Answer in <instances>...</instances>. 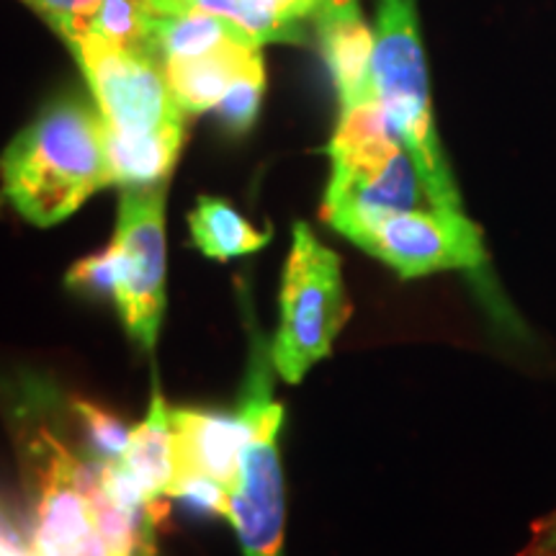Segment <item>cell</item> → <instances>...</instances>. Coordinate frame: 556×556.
Here are the masks:
<instances>
[{
    "label": "cell",
    "instance_id": "18",
    "mask_svg": "<svg viewBox=\"0 0 556 556\" xmlns=\"http://www.w3.org/2000/svg\"><path fill=\"white\" fill-rule=\"evenodd\" d=\"M155 16L157 11L152 0H103L101 9L88 21L86 31L119 47H129V50L152 52Z\"/></svg>",
    "mask_w": 556,
    "mask_h": 556
},
{
    "label": "cell",
    "instance_id": "23",
    "mask_svg": "<svg viewBox=\"0 0 556 556\" xmlns=\"http://www.w3.org/2000/svg\"><path fill=\"white\" fill-rule=\"evenodd\" d=\"M319 3H323V0H255V5H258L263 13H268L270 18L278 21L281 26H287V29H291L302 39L307 37V34H304V24L315 16Z\"/></svg>",
    "mask_w": 556,
    "mask_h": 556
},
{
    "label": "cell",
    "instance_id": "10",
    "mask_svg": "<svg viewBox=\"0 0 556 556\" xmlns=\"http://www.w3.org/2000/svg\"><path fill=\"white\" fill-rule=\"evenodd\" d=\"M170 422L173 448H176V477L201 475L232 492L238 486L242 451H245L250 438L248 409L240 402L232 413L178 407L170 409Z\"/></svg>",
    "mask_w": 556,
    "mask_h": 556
},
{
    "label": "cell",
    "instance_id": "25",
    "mask_svg": "<svg viewBox=\"0 0 556 556\" xmlns=\"http://www.w3.org/2000/svg\"><path fill=\"white\" fill-rule=\"evenodd\" d=\"M516 556H556V507L531 526V536Z\"/></svg>",
    "mask_w": 556,
    "mask_h": 556
},
{
    "label": "cell",
    "instance_id": "22",
    "mask_svg": "<svg viewBox=\"0 0 556 556\" xmlns=\"http://www.w3.org/2000/svg\"><path fill=\"white\" fill-rule=\"evenodd\" d=\"M67 287L80 291V294L114 299L116 266H114V250H111V245L75 263L67 274Z\"/></svg>",
    "mask_w": 556,
    "mask_h": 556
},
{
    "label": "cell",
    "instance_id": "13",
    "mask_svg": "<svg viewBox=\"0 0 556 556\" xmlns=\"http://www.w3.org/2000/svg\"><path fill=\"white\" fill-rule=\"evenodd\" d=\"M184 139L186 127L139 131V135H119L106 129L111 184L122 189L168 184L184 150Z\"/></svg>",
    "mask_w": 556,
    "mask_h": 556
},
{
    "label": "cell",
    "instance_id": "20",
    "mask_svg": "<svg viewBox=\"0 0 556 556\" xmlns=\"http://www.w3.org/2000/svg\"><path fill=\"white\" fill-rule=\"evenodd\" d=\"M263 93H266V65H263V54L258 50L250 54L245 67L240 70V75L229 86L227 96L214 109L225 129L232 131V135H245L248 129H253L261 114Z\"/></svg>",
    "mask_w": 556,
    "mask_h": 556
},
{
    "label": "cell",
    "instance_id": "6",
    "mask_svg": "<svg viewBox=\"0 0 556 556\" xmlns=\"http://www.w3.org/2000/svg\"><path fill=\"white\" fill-rule=\"evenodd\" d=\"M348 319L351 299L338 253L319 242L309 225L296 222L278 299V330L270 343L278 377L299 384L312 366L330 356Z\"/></svg>",
    "mask_w": 556,
    "mask_h": 556
},
{
    "label": "cell",
    "instance_id": "21",
    "mask_svg": "<svg viewBox=\"0 0 556 556\" xmlns=\"http://www.w3.org/2000/svg\"><path fill=\"white\" fill-rule=\"evenodd\" d=\"M24 3L37 11L52 26V31L60 34L62 41H67L88 29V21L101 9L103 0H24Z\"/></svg>",
    "mask_w": 556,
    "mask_h": 556
},
{
    "label": "cell",
    "instance_id": "17",
    "mask_svg": "<svg viewBox=\"0 0 556 556\" xmlns=\"http://www.w3.org/2000/svg\"><path fill=\"white\" fill-rule=\"evenodd\" d=\"M157 13H178V11H204L214 13V16H222L232 21L235 26H240L248 37L258 47L263 45H296V41H304L296 37L294 31L281 26L274 21L268 13H263L255 0H152Z\"/></svg>",
    "mask_w": 556,
    "mask_h": 556
},
{
    "label": "cell",
    "instance_id": "7",
    "mask_svg": "<svg viewBox=\"0 0 556 556\" xmlns=\"http://www.w3.org/2000/svg\"><path fill=\"white\" fill-rule=\"evenodd\" d=\"M338 232L400 278L433 276L443 270L479 274L490 263L482 227L467 212L435 206L407 208L356 219Z\"/></svg>",
    "mask_w": 556,
    "mask_h": 556
},
{
    "label": "cell",
    "instance_id": "11",
    "mask_svg": "<svg viewBox=\"0 0 556 556\" xmlns=\"http://www.w3.org/2000/svg\"><path fill=\"white\" fill-rule=\"evenodd\" d=\"M315 24L319 52L336 86L340 109L377 99L374 93V26L366 24L358 0H323Z\"/></svg>",
    "mask_w": 556,
    "mask_h": 556
},
{
    "label": "cell",
    "instance_id": "1",
    "mask_svg": "<svg viewBox=\"0 0 556 556\" xmlns=\"http://www.w3.org/2000/svg\"><path fill=\"white\" fill-rule=\"evenodd\" d=\"M26 500L34 556H109L80 484L83 448L73 438L67 400L34 377L0 389Z\"/></svg>",
    "mask_w": 556,
    "mask_h": 556
},
{
    "label": "cell",
    "instance_id": "24",
    "mask_svg": "<svg viewBox=\"0 0 556 556\" xmlns=\"http://www.w3.org/2000/svg\"><path fill=\"white\" fill-rule=\"evenodd\" d=\"M0 556H34L29 533L13 520L3 503H0Z\"/></svg>",
    "mask_w": 556,
    "mask_h": 556
},
{
    "label": "cell",
    "instance_id": "4",
    "mask_svg": "<svg viewBox=\"0 0 556 556\" xmlns=\"http://www.w3.org/2000/svg\"><path fill=\"white\" fill-rule=\"evenodd\" d=\"M325 152L332 168L319 217L336 232L356 219L433 206L415 160L377 99L340 109Z\"/></svg>",
    "mask_w": 556,
    "mask_h": 556
},
{
    "label": "cell",
    "instance_id": "8",
    "mask_svg": "<svg viewBox=\"0 0 556 556\" xmlns=\"http://www.w3.org/2000/svg\"><path fill=\"white\" fill-rule=\"evenodd\" d=\"M65 45L78 62L96 109L109 131L139 135L186 127V114L173 99L163 60L83 31Z\"/></svg>",
    "mask_w": 556,
    "mask_h": 556
},
{
    "label": "cell",
    "instance_id": "16",
    "mask_svg": "<svg viewBox=\"0 0 556 556\" xmlns=\"http://www.w3.org/2000/svg\"><path fill=\"white\" fill-rule=\"evenodd\" d=\"M225 45H245L261 50L253 37H248L232 21L204 11L157 13L155 26H152V52L163 62L199 58Z\"/></svg>",
    "mask_w": 556,
    "mask_h": 556
},
{
    "label": "cell",
    "instance_id": "9",
    "mask_svg": "<svg viewBox=\"0 0 556 556\" xmlns=\"http://www.w3.org/2000/svg\"><path fill=\"white\" fill-rule=\"evenodd\" d=\"M165 186L122 189L116 232L114 304L129 338L144 351L157 343L165 315Z\"/></svg>",
    "mask_w": 556,
    "mask_h": 556
},
{
    "label": "cell",
    "instance_id": "5",
    "mask_svg": "<svg viewBox=\"0 0 556 556\" xmlns=\"http://www.w3.org/2000/svg\"><path fill=\"white\" fill-rule=\"evenodd\" d=\"M248 371L240 405L250 415L238 486L229 492V516L242 556H287V492L278 454L283 405L274 400V358L263 330L248 309Z\"/></svg>",
    "mask_w": 556,
    "mask_h": 556
},
{
    "label": "cell",
    "instance_id": "2",
    "mask_svg": "<svg viewBox=\"0 0 556 556\" xmlns=\"http://www.w3.org/2000/svg\"><path fill=\"white\" fill-rule=\"evenodd\" d=\"M3 197L29 225L54 227L109 189L106 122L96 103L62 96L26 124L0 155Z\"/></svg>",
    "mask_w": 556,
    "mask_h": 556
},
{
    "label": "cell",
    "instance_id": "19",
    "mask_svg": "<svg viewBox=\"0 0 556 556\" xmlns=\"http://www.w3.org/2000/svg\"><path fill=\"white\" fill-rule=\"evenodd\" d=\"M70 420H73L75 430H78L83 454L93 462H119L127 451L129 433L131 430L109 409H103L96 402L83 397L67 400Z\"/></svg>",
    "mask_w": 556,
    "mask_h": 556
},
{
    "label": "cell",
    "instance_id": "12",
    "mask_svg": "<svg viewBox=\"0 0 556 556\" xmlns=\"http://www.w3.org/2000/svg\"><path fill=\"white\" fill-rule=\"evenodd\" d=\"M253 52L258 50L245 45H225L199 58L165 60V78L184 114H206L217 109Z\"/></svg>",
    "mask_w": 556,
    "mask_h": 556
},
{
    "label": "cell",
    "instance_id": "14",
    "mask_svg": "<svg viewBox=\"0 0 556 556\" xmlns=\"http://www.w3.org/2000/svg\"><path fill=\"white\" fill-rule=\"evenodd\" d=\"M122 464L142 486L144 495L157 503H168L170 484L176 479V448H173L170 407L165 405L160 392L152 394L144 420L131 428Z\"/></svg>",
    "mask_w": 556,
    "mask_h": 556
},
{
    "label": "cell",
    "instance_id": "15",
    "mask_svg": "<svg viewBox=\"0 0 556 556\" xmlns=\"http://www.w3.org/2000/svg\"><path fill=\"white\" fill-rule=\"evenodd\" d=\"M189 229L193 245L214 261H232L258 253L274 238V229L250 225L229 201L217 197H199L189 214Z\"/></svg>",
    "mask_w": 556,
    "mask_h": 556
},
{
    "label": "cell",
    "instance_id": "3",
    "mask_svg": "<svg viewBox=\"0 0 556 556\" xmlns=\"http://www.w3.org/2000/svg\"><path fill=\"white\" fill-rule=\"evenodd\" d=\"M374 93L415 160L430 204L446 212H467L435 127L417 0H377Z\"/></svg>",
    "mask_w": 556,
    "mask_h": 556
}]
</instances>
